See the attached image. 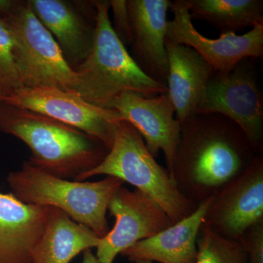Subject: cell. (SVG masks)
Returning <instances> with one entry per match:
<instances>
[{"instance_id":"8","label":"cell","mask_w":263,"mask_h":263,"mask_svg":"<svg viewBox=\"0 0 263 263\" xmlns=\"http://www.w3.org/2000/svg\"><path fill=\"white\" fill-rule=\"evenodd\" d=\"M0 102L43 114L78 128L111 148L123 118L114 109L100 108L76 91L54 87H23Z\"/></svg>"},{"instance_id":"1","label":"cell","mask_w":263,"mask_h":263,"mask_svg":"<svg viewBox=\"0 0 263 263\" xmlns=\"http://www.w3.org/2000/svg\"><path fill=\"white\" fill-rule=\"evenodd\" d=\"M257 155L233 121L218 114H195L181 124L173 183L198 207L245 171Z\"/></svg>"},{"instance_id":"23","label":"cell","mask_w":263,"mask_h":263,"mask_svg":"<svg viewBox=\"0 0 263 263\" xmlns=\"http://www.w3.org/2000/svg\"><path fill=\"white\" fill-rule=\"evenodd\" d=\"M110 8L114 13L115 31L123 44H131L132 33L130 21L128 13L127 1L125 0H112L110 1Z\"/></svg>"},{"instance_id":"4","label":"cell","mask_w":263,"mask_h":263,"mask_svg":"<svg viewBox=\"0 0 263 263\" xmlns=\"http://www.w3.org/2000/svg\"><path fill=\"white\" fill-rule=\"evenodd\" d=\"M7 181L21 201L60 209L100 238L109 232V202L124 183L113 176L95 182L62 179L33 167L27 161L22 169L10 172Z\"/></svg>"},{"instance_id":"16","label":"cell","mask_w":263,"mask_h":263,"mask_svg":"<svg viewBox=\"0 0 263 263\" xmlns=\"http://www.w3.org/2000/svg\"><path fill=\"white\" fill-rule=\"evenodd\" d=\"M214 197L200 204L191 215L137 242L121 254L132 263L196 262L197 236Z\"/></svg>"},{"instance_id":"11","label":"cell","mask_w":263,"mask_h":263,"mask_svg":"<svg viewBox=\"0 0 263 263\" xmlns=\"http://www.w3.org/2000/svg\"><path fill=\"white\" fill-rule=\"evenodd\" d=\"M170 10L174 17L167 25V39L193 48L215 72L229 71L246 58H262L263 24L241 35L224 33L217 39H210L194 27L185 0L172 2Z\"/></svg>"},{"instance_id":"13","label":"cell","mask_w":263,"mask_h":263,"mask_svg":"<svg viewBox=\"0 0 263 263\" xmlns=\"http://www.w3.org/2000/svg\"><path fill=\"white\" fill-rule=\"evenodd\" d=\"M33 13L51 33L73 70L92 47L98 10L95 1L28 0Z\"/></svg>"},{"instance_id":"12","label":"cell","mask_w":263,"mask_h":263,"mask_svg":"<svg viewBox=\"0 0 263 263\" xmlns=\"http://www.w3.org/2000/svg\"><path fill=\"white\" fill-rule=\"evenodd\" d=\"M110 108L117 110L124 120L136 128L155 158L160 150L163 152L166 169L172 181L181 124L176 120L174 104L167 93L146 97L125 91L114 100Z\"/></svg>"},{"instance_id":"7","label":"cell","mask_w":263,"mask_h":263,"mask_svg":"<svg viewBox=\"0 0 263 263\" xmlns=\"http://www.w3.org/2000/svg\"><path fill=\"white\" fill-rule=\"evenodd\" d=\"M256 59L246 58L227 72H213L197 114H218L236 124L257 155L263 153V96Z\"/></svg>"},{"instance_id":"10","label":"cell","mask_w":263,"mask_h":263,"mask_svg":"<svg viewBox=\"0 0 263 263\" xmlns=\"http://www.w3.org/2000/svg\"><path fill=\"white\" fill-rule=\"evenodd\" d=\"M263 221V156L214 197L203 224L228 239L240 240L246 230Z\"/></svg>"},{"instance_id":"14","label":"cell","mask_w":263,"mask_h":263,"mask_svg":"<svg viewBox=\"0 0 263 263\" xmlns=\"http://www.w3.org/2000/svg\"><path fill=\"white\" fill-rule=\"evenodd\" d=\"M134 61L146 75L167 86L168 59L166 51L170 0H127Z\"/></svg>"},{"instance_id":"6","label":"cell","mask_w":263,"mask_h":263,"mask_svg":"<svg viewBox=\"0 0 263 263\" xmlns=\"http://www.w3.org/2000/svg\"><path fill=\"white\" fill-rule=\"evenodd\" d=\"M9 29L15 65L25 87H54L76 91L77 74L57 41L36 17L27 1L14 0L0 15Z\"/></svg>"},{"instance_id":"15","label":"cell","mask_w":263,"mask_h":263,"mask_svg":"<svg viewBox=\"0 0 263 263\" xmlns=\"http://www.w3.org/2000/svg\"><path fill=\"white\" fill-rule=\"evenodd\" d=\"M48 208L21 201L0 192V263H32Z\"/></svg>"},{"instance_id":"25","label":"cell","mask_w":263,"mask_h":263,"mask_svg":"<svg viewBox=\"0 0 263 263\" xmlns=\"http://www.w3.org/2000/svg\"><path fill=\"white\" fill-rule=\"evenodd\" d=\"M14 0H0V15H4L9 11L13 6Z\"/></svg>"},{"instance_id":"17","label":"cell","mask_w":263,"mask_h":263,"mask_svg":"<svg viewBox=\"0 0 263 263\" xmlns=\"http://www.w3.org/2000/svg\"><path fill=\"white\" fill-rule=\"evenodd\" d=\"M165 48L168 59L167 93L174 104L176 120L181 124L197 114L214 69L188 46L166 39Z\"/></svg>"},{"instance_id":"3","label":"cell","mask_w":263,"mask_h":263,"mask_svg":"<svg viewBox=\"0 0 263 263\" xmlns=\"http://www.w3.org/2000/svg\"><path fill=\"white\" fill-rule=\"evenodd\" d=\"M98 10L94 42L89 54L76 69V92L88 103L111 109L114 100L125 91L155 97L167 92L141 70L120 41L110 22V1L95 0Z\"/></svg>"},{"instance_id":"9","label":"cell","mask_w":263,"mask_h":263,"mask_svg":"<svg viewBox=\"0 0 263 263\" xmlns=\"http://www.w3.org/2000/svg\"><path fill=\"white\" fill-rule=\"evenodd\" d=\"M108 210L115 218L113 229L100 238L96 257L100 263H114L119 254L140 240L173 226L162 207L146 194L122 186L109 202Z\"/></svg>"},{"instance_id":"19","label":"cell","mask_w":263,"mask_h":263,"mask_svg":"<svg viewBox=\"0 0 263 263\" xmlns=\"http://www.w3.org/2000/svg\"><path fill=\"white\" fill-rule=\"evenodd\" d=\"M192 20L203 21L221 32L235 33L263 24L262 0H185Z\"/></svg>"},{"instance_id":"24","label":"cell","mask_w":263,"mask_h":263,"mask_svg":"<svg viewBox=\"0 0 263 263\" xmlns=\"http://www.w3.org/2000/svg\"><path fill=\"white\" fill-rule=\"evenodd\" d=\"M81 263H100L96 256L93 254L91 249H87L84 251V257H83L82 262Z\"/></svg>"},{"instance_id":"21","label":"cell","mask_w":263,"mask_h":263,"mask_svg":"<svg viewBox=\"0 0 263 263\" xmlns=\"http://www.w3.org/2000/svg\"><path fill=\"white\" fill-rule=\"evenodd\" d=\"M23 86L13 56V39L0 17V100Z\"/></svg>"},{"instance_id":"22","label":"cell","mask_w":263,"mask_h":263,"mask_svg":"<svg viewBox=\"0 0 263 263\" xmlns=\"http://www.w3.org/2000/svg\"><path fill=\"white\" fill-rule=\"evenodd\" d=\"M240 241L247 251L249 263H263V221L246 230Z\"/></svg>"},{"instance_id":"5","label":"cell","mask_w":263,"mask_h":263,"mask_svg":"<svg viewBox=\"0 0 263 263\" xmlns=\"http://www.w3.org/2000/svg\"><path fill=\"white\" fill-rule=\"evenodd\" d=\"M99 175L113 176L136 186L162 207L173 224L197 209L179 193L168 171L157 163L141 135L127 121L119 123L113 145L103 162L79 181Z\"/></svg>"},{"instance_id":"2","label":"cell","mask_w":263,"mask_h":263,"mask_svg":"<svg viewBox=\"0 0 263 263\" xmlns=\"http://www.w3.org/2000/svg\"><path fill=\"white\" fill-rule=\"evenodd\" d=\"M0 132L16 137L29 147L31 165L62 179L79 181L98 167L110 149L78 128L3 102Z\"/></svg>"},{"instance_id":"20","label":"cell","mask_w":263,"mask_h":263,"mask_svg":"<svg viewBox=\"0 0 263 263\" xmlns=\"http://www.w3.org/2000/svg\"><path fill=\"white\" fill-rule=\"evenodd\" d=\"M195 263H249L240 240L228 239L202 223L197 239Z\"/></svg>"},{"instance_id":"18","label":"cell","mask_w":263,"mask_h":263,"mask_svg":"<svg viewBox=\"0 0 263 263\" xmlns=\"http://www.w3.org/2000/svg\"><path fill=\"white\" fill-rule=\"evenodd\" d=\"M100 238L56 209L48 208L44 230L34 249L32 263H70L81 252L96 248Z\"/></svg>"}]
</instances>
